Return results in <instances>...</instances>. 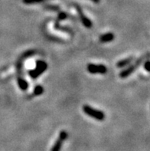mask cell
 <instances>
[{"label":"cell","mask_w":150,"mask_h":151,"mask_svg":"<svg viewBox=\"0 0 150 151\" xmlns=\"http://www.w3.org/2000/svg\"><path fill=\"white\" fill-rule=\"evenodd\" d=\"M67 14L65 13V12H60L58 15V16H57V20L58 21H61V20H64V19H65L67 18Z\"/></svg>","instance_id":"cell-12"},{"label":"cell","mask_w":150,"mask_h":151,"mask_svg":"<svg viewBox=\"0 0 150 151\" xmlns=\"http://www.w3.org/2000/svg\"><path fill=\"white\" fill-rule=\"evenodd\" d=\"M47 0H22L23 3L27 4H37V3H41V2H45Z\"/></svg>","instance_id":"cell-11"},{"label":"cell","mask_w":150,"mask_h":151,"mask_svg":"<svg viewBox=\"0 0 150 151\" xmlns=\"http://www.w3.org/2000/svg\"><path fill=\"white\" fill-rule=\"evenodd\" d=\"M144 68L145 70H146L147 71H149L150 72V61H146L144 63Z\"/></svg>","instance_id":"cell-13"},{"label":"cell","mask_w":150,"mask_h":151,"mask_svg":"<svg viewBox=\"0 0 150 151\" xmlns=\"http://www.w3.org/2000/svg\"><path fill=\"white\" fill-rule=\"evenodd\" d=\"M92 2H93L94 3H99L100 0H91Z\"/></svg>","instance_id":"cell-15"},{"label":"cell","mask_w":150,"mask_h":151,"mask_svg":"<svg viewBox=\"0 0 150 151\" xmlns=\"http://www.w3.org/2000/svg\"><path fill=\"white\" fill-rule=\"evenodd\" d=\"M114 38H115V36H114V35L113 33L108 32L100 35L99 39L100 42H102V43H106V42H112L114 39Z\"/></svg>","instance_id":"cell-7"},{"label":"cell","mask_w":150,"mask_h":151,"mask_svg":"<svg viewBox=\"0 0 150 151\" xmlns=\"http://www.w3.org/2000/svg\"><path fill=\"white\" fill-rule=\"evenodd\" d=\"M47 68H48V64L44 61L38 60L36 62V68L34 70L29 71V75L32 78L35 79L40 76L42 73H44L47 70Z\"/></svg>","instance_id":"cell-2"},{"label":"cell","mask_w":150,"mask_h":151,"mask_svg":"<svg viewBox=\"0 0 150 151\" xmlns=\"http://www.w3.org/2000/svg\"><path fill=\"white\" fill-rule=\"evenodd\" d=\"M46 9H52V10H57L59 9V7L57 6H45Z\"/></svg>","instance_id":"cell-14"},{"label":"cell","mask_w":150,"mask_h":151,"mask_svg":"<svg viewBox=\"0 0 150 151\" xmlns=\"http://www.w3.org/2000/svg\"><path fill=\"white\" fill-rule=\"evenodd\" d=\"M17 81L19 87L20 88L21 90L26 91L28 89V88H29V84H28V82H27L25 79H23L22 78H20V77H18Z\"/></svg>","instance_id":"cell-8"},{"label":"cell","mask_w":150,"mask_h":151,"mask_svg":"<svg viewBox=\"0 0 150 151\" xmlns=\"http://www.w3.org/2000/svg\"><path fill=\"white\" fill-rule=\"evenodd\" d=\"M67 137H68L67 132L65 131V130H61L60 134H59L58 138L55 141V144H54L52 148H51V151H61V148H62L63 143L67 139Z\"/></svg>","instance_id":"cell-4"},{"label":"cell","mask_w":150,"mask_h":151,"mask_svg":"<svg viewBox=\"0 0 150 151\" xmlns=\"http://www.w3.org/2000/svg\"><path fill=\"white\" fill-rule=\"evenodd\" d=\"M146 56L147 55H144L143 56V57H141L139 60H137V61H136L135 64L130 65L128 68H126V70L122 71L120 74V78H127L128 76H129V75H131L132 73L134 72V71H136V69L137 68V67L139 66V65H141V63L144 61V59L146 58Z\"/></svg>","instance_id":"cell-3"},{"label":"cell","mask_w":150,"mask_h":151,"mask_svg":"<svg viewBox=\"0 0 150 151\" xmlns=\"http://www.w3.org/2000/svg\"><path fill=\"white\" fill-rule=\"evenodd\" d=\"M134 59L133 57H130V58H126V59L122 60V61H118L117 64H116V66L118 68H123V67H125L127 65H129L130 62H132V61Z\"/></svg>","instance_id":"cell-9"},{"label":"cell","mask_w":150,"mask_h":151,"mask_svg":"<svg viewBox=\"0 0 150 151\" xmlns=\"http://www.w3.org/2000/svg\"><path fill=\"white\" fill-rule=\"evenodd\" d=\"M74 6H75V8H76L77 11H78V15H79V17H80V21H81V22L83 23V25H84L86 28L90 29V28L92 27V25H93L92 22L90 21V19H88V18L87 17L84 13H83V11H82L81 8L80 7L79 5H74Z\"/></svg>","instance_id":"cell-6"},{"label":"cell","mask_w":150,"mask_h":151,"mask_svg":"<svg viewBox=\"0 0 150 151\" xmlns=\"http://www.w3.org/2000/svg\"><path fill=\"white\" fill-rule=\"evenodd\" d=\"M88 72L90 74H106L107 72V68L103 65H94V64H89L88 65Z\"/></svg>","instance_id":"cell-5"},{"label":"cell","mask_w":150,"mask_h":151,"mask_svg":"<svg viewBox=\"0 0 150 151\" xmlns=\"http://www.w3.org/2000/svg\"><path fill=\"white\" fill-rule=\"evenodd\" d=\"M83 111H84V112L86 114L90 116V117H91L92 118L100 121H104V113L103 111H100V110L95 109V108H93V107H90V106L88 105V104H85V105L83 106Z\"/></svg>","instance_id":"cell-1"},{"label":"cell","mask_w":150,"mask_h":151,"mask_svg":"<svg viewBox=\"0 0 150 151\" xmlns=\"http://www.w3.org/2000/svg\"><path fill=\"white\" fill-rule=\"evenodd\" d=\"M34 96H38L41 95L44 93V88L42 85H37L34 89Z\"/></svg>","instance_id":"cell-10"}]
</instances>
